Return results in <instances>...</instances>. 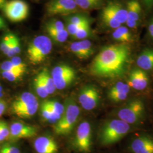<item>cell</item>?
Returning <instances> with one entry per match:
<instances>
[{"mask_svg": "<svg viewBox=\"0 0 153 153\" xmlns=\"http://www.w3.org/2000/svg\"><path fill=\"white\" fill-rule=\"evenodd\" d=\"M131 56V49L126 44H113L100 50L92 62L90 70L95 76L115 78L126 71Z\"/></svg>", "mask_w": 153, "mask_h": 153, "instance_id": "6da1fadb", "label": "cell"}, {"mask_svg": "<svg viewBox=\"0 0 153 153\" xmlns=\"http://www.w3.org/2000/svg\"><path fill=\"white\" fill-rule=\"evenodd\" d=\"M130 129L129 124L120 119L109 121L103 126L101 131L100 141L105 145L114 144L126 135Z\"/></svg>", "mask_w": 153, "mask_h": 153, "instance_id": "7a4b0ae2", "label": "cell"}, {"mask_svg": "<svg viewBox=\"0 0 153 153\" xmlns=\"http://www.w3.org/2000/svg\"><path fill=\"white\" fill-rule=\"evenodd\" d=\"M52 49V43L50 38L45 35L38 36L28 46V59L33 65L40 64L49 55Z\"/></svg>", "mask_w": 153, "mask_h": 153, "instance_id": "3957f363", "label": "cell"}, {"mask_svg": "<svg viewBox=\"0 0 153 153\" xmlns=\"http://www.w3.org/2000/svg\"><path fill=\"white\" fill-rule=\"evenodd\" d=\"M80 114L78 106L73 102L67 104L63 114L54 126V131L58 135H65L71 132Z\"/></svg>", "mask_w": 153, "mask_h": 153, "instance_id": "277c9868", "label": "cell"}, {"mask_svg": "<svg viewBox=\"0 0 153 153\" xmlns=\"http://www.w3.org/2000/svg\"><path fill=\"white\" fill-rule=\"evenodd\" d=\"M3 10L6 16L10 21L19 22L27 18L29 6L23 0H11L6 2Z\"/></svg>", "mask_w": 153, "mask_h": 153, "instance_id": "5b68a950", "label": "cell"}, {"mask_svg": "<svg viewBox=\"0 0 153 153\" xmlns=\"http://www.w3.org/2000/svg\"><path fill=\"white\" fill-rule=\"evenodd\" d=\"M145 106L142 101L135 99L121 108L119 111L117 116L121 120L128 124H133L141 118Z\"/></svg>", "mask_w": 153, "mask_h": 153, "instance_id": "8992f818", "label": "cell"}, {"mask_svg": "<svg viewBox=\"0 0 153 153\" xmlns=\"http://www.w3.org/2000/svg\"><path fill=\"white\" fill-rule=\"evenodd\" d=\"M51 76L56 88L62 90L67 88L74 80L76 72L71 66L62 64L55 66L51 72Z\"/></svg>", "mask_w": 153, "mask_h": 153, "instance_id": "52a82bcc", "label": "cell"}, {"mask_svg": "<svg viewBox=\"0 0 153 153\" xmlns=\"http://www.w3.org/2000/svg\"><path fill=\"white\" fill-rule=\"evenodd\" d=\"M75 146L81 152L88 153L91 147V127L86 121L82 122L77 128Z\"/></svg>", "mask_w": 153, "mask_h": 153, "instance_id": "ba28073f", "label": "cell"}, {"mask_svg": "<svg viewBox=\"0 0 153 153\" xmlns=\"http://www.w3.org/2000/svg\"><path fill=\"white\" fill-rule=\"evenodd\" d=\"M74 0H51L47 7V13L50 16H69L78 10Z\"/></svg>", "mask_w": 153, "mask_h": 153, "instance_id": "9c48e42d", "label": "cell"}, {"mask_svg": "<svg viewBox=\"0 0 153 153\" xmlns=\"http://www.w3.org/2000/svg\"><path fill=\"white\" fill-rule=\"evenodd\" d=\"M78 100L82 108L86 111L95 108L100 101V94L98 89L91 85L85 86L79 93Z\"/></svg>", "mask_w": 153, "mask_h": 153, "instance_id": "30bf717a", "label": "cell"}, {"mask_svg": "<svg viewBox=\"0 0 153 153\" xmlns=\"http://www.w3.org/2000/svg\"><path fill=\"white\" fill-rule=\"evenodd\" d=\"M9 128V137L13 140L31 138L35 136L37 133V129L35 126L21 122H14Z\"/></svg>", "mask_w": 153, "mask_h": 153, "instance_id": "8fae6325", "label": "cell"}, {"mask_svg": "<svg viewBox=\"0 0 153 153\" xmlns=\"http://www.w3.org/2000/svg\"><path fill=\"white\" fill-rule=\"evenodd\" d=\"M71 52L79 59H87L94 53L93 44L88 39L74 42L70 45Z\"/></svg>", "mask_w": 153, "mask_h": 153, "instance_id": "7c38bea8", "label": "cell"}, {"mask_svg": "<svg viewBox=\"0 0 153 153\" xmlns=\"http://www.w3.org/2000/svg\"><path fill=\"white\" fill-rule=\"evenodd\" d=\"M130 88L136 90H143L148 86L149 77L145 71L138 68L133 69L131 72L128 83Z\"/></svg>", "mask_w": 153, "mask_h": 153, "instance_id": "4fadbf2b", "label": "cell"}, {"mask_svg": "<svg viewBox=\"0 0 153 153\" xmlns=\"http://www.w3.org/2000/svg\"><path fill=\"white\" fill-rule=\"evenodd\" d=\"M34 148L38 153H57L58 146L55 140L48 136H40L34 142Z\"/></svg>", "mask_w": 153, "mask_h": 153, "instance_id": "5bb4252c", "label": "cell"}, {"mask_svg": "<svg viewBox=\"0 0 153 153\" xmlns=\"http://www.w3.org/2000/svg\"><path fill=\"white\" fill-rule=\"evenodd\" d=\"M130 91V87L128 83L120 81L117 82L110 89L108 97L114 102H120L126 100Z\"/></svg>", "mask_w": 153, "mask_h": 153, "instance_id": "9a60e30c", "label": "cell"}, {"mask_svg": "<svg viewBox=\"0 0 153 153\" xmlns=\"http://www.w3.org/2000/svg\"><path fill=\"white\" fill-rule=\"evenodd\" d=\"M134 153H153V138L148 136H140L134 139L131 145Z\"/></svg>", "mask_w": 153, "mask_h": 153, "instance_id": "2e32d148", "label": "cell"}, {"mask_svg": "<svg viewBox=\"0 0 153 153\" xmlns=\"http://www.w3.org/2000/svg\"><path fill=\"white\" fill-rule=\"evenodd\" d=\"M104 9L107 11L115 19L122 25L126 23L127 19V11L126 7L118 2H111L104 7Z\"/></svg>", "mask_w": 153, "mask_h": 153, "instance_id": "e0dca14e", "label": "cell"}, {"mask_svg": "<svg viewBox=\"0 0 153 153\" xmlns=\"http://www.w3.org/2000/svg\"><path fill=\"white\" fill-rule=\"evenodd\" d=\"M138 68L144 71L153 70V48L145 49L137 59Z\"/></svg>", "mask_w": 153, "mask_h": 153, "instance_id": "ac0fdd59", "label": "cell"}, {"mask_svg": "<svg viewBox=\"0 0 153 153\" xmlns=\"http://www.w3.org/2000/svg\"><path fill=\"white\" fill-rule=\"evenodd\" d=\"M38 102L36 97L32 93L25 92L14 101L12 105L14 113Z\"/></svg>", "mask_w": 153, "mask_h": 153, "instance_id": "d6986e66", "label": "cell"}, {"mask_svg": "<svg viewBox=\"0 0 153 153\" xmlns=\"http://www.w3.org/2000/svg\"><path fill=\"white\" fill-rule=\"evenodd\" d=\"M127 19L139 22L141 15V6L137 0L129 1L126 7Z\"/></svg>", "mask_w": 153, "mask_h": 153, "instance_id": "ffe728a7", "label": "cell"}, {"mask_svg": "<svg viewBox=\"0 0 153 153\" xmlns=\"http://www.w3.org/2000/svg\"><path fill=\"white\" fill-rule=\"evenodd\" d=\"M38 75L40 77L48 94L55 93L56 88L55 87L53 79L51 74H49V71L46 69H44L39 73Z\"/></svg>", "mask_w": 153, "mask_h": 153, "instance_id": "44dd1931", "label": "cell"}, {"mask_svg": "<svg viewBox=\"0 0 153 153\" xmlns=\"http://www.w3.org/2000/svg\"><path fill=\"white\" fill-rule=\"evenodd\" d=\"M38 102H36L27 107L18 111L14 114L19 117L23 119H28L35 115L38 109Z\"/></svg>", "mask_w": 153, "mask_h": 153, "instance_id": "7402d4cb", "label": "cell"}, {"mask_svg": "<svg viewBox=\"0 0 153 153\" xmlns=\"http://www.w3.org/2000/svg\"><path fill=\"white\" fill-rule=\"evenodd\" d=\"M101 18L104 25L111 28L115 30L121 26L119 22H117L113 16L106 10H105L104 9L102 11Z\"/></svg>", "mask_w": 153, "mask_h": 153, "instance_id": "603a6c76", "label": "cell"}, {"mask_svg": "<svg viewBox=\"0 0 153 153\" xmlns=\"http://www.w3.org/2000/svg\"><path fill=\"white\" fill-rule=\"evenodd\" d=\"M49 35L50 39H52L56 42L64 43L69 36V33L66 28L61 31H47Z\"/></svg>", "mask_w": 153, "mask_h": 153, "instance_id": "cb8c5ba5", "label": "cell"}, {"mask_svg": "<svg viewBox=\"0 0 153 153\" xmlns=\"http://www.w3.org/2000/svg\"><path fill=\"white\" fill-rule=\"evenodd\" d=\"M78 7L83 10H90L99 6L102 0H74Z\"/></svg>", "mask_w": 153, "mask_h": 153, "instance_id": "d4e9b609", "label": "cell"}, {"mask_svg": "<svg viewBox=\"0 0 153 153\" xmlns=\"http://www.w3.org/2000/svg\"><path fill=\"white\" fill-rule=\"evenodd\" d=\"M44 103L52 110V112L55 115H56L59 119H60L61 116L63 114L65 109L62 104H61L57 101L53 100L45 101Z\"/></svg>", "mask_w": 153, "mask_h": 153, "instance_id": "484cf974", "label": "cell"}, {"mask_svg": "<svg viewBox=\"0 0 153 153\" xmlns=\"http://www.w3.org/2000/svg\"><path fill=\"white\" fill-rule=\"evenodd\" d=\"M34 87L35 88L36 92L39 97L42 98H45L47 97L49 95L38 74L34 79Z\"/></svg>", "mask_w": 153, "mask_h": 153, "instance_id": "4316f807", "label": "cell"}, {"mask_svg": "<svg viewBox=\"0 0 153 153\" xmlns=\"http://www.w3.org/2000/svg\"><path fill=\"white\" fill-rule=\"evenodd\" d=\"M40 109L42 116L45 120L51 123H54L60 119L56 115H55L52 112V110L44 102L42 104Z\"/></svg>", "mask_w": 153, "mask_h": 153, "instance_id": "83f0119b", "label": "cell"}, {"mask_svg": "<svg viewBox=\"0 0 153 153\" xmlns=\"http://www.w3.org/2000/svg\"><path fill=\"white\" fill-rule=\"evenodd\" d=\"M91 27L90 22L85 23L78 30L76 34L73 36V38L77 40H83L86 39L88 36L91 34Z\"/></svg>", "mask_w": 153, "mask_h": 153, "instance_id": "f1b7e54d", "label": "cell"}, {"mask_svg": "<svg viewBox=\"0 0 153 153\" xmlns=\"http://www.w3.org/2000/svg\"><path fill=\"white\" fill-rule=\"evenodd\" d=\"M66 21L68 23L74 25H81L89 22L88 17L81 14H70L66 16Z\"/></svg>", "mask_w": 153, "mask_h": 153, "instance_id": "f546056e", "label": "cell"}, {"mask_svg": "<svg viewBox=\"0 0 153 153\" xmlns=\"http://www.w3.org/2000/svg\"><path fill=\"white\" fill-rule=\"evenodd\" d=\"M64 24L59 20L52 21L47 23L45 26L46 31H61L65 29Z\"/></svg>", "mask_w": 153, "mask_h": 153, "instance_id": "4dcf8cb0", "label": "cell"}, {"mask_svg": "<svg viewBox=\"0 0 153 153\" xmlns=\"http://www.w3.org/2000/svg\"><path fill=\"white\" fill-rule=\"evenodd\" d=\"M12 39V33L5 35L2 40L0 44V49L5 55H7L10 49Z\"/></svg>", "mask_w": 153, "mask_h": 153, "instance_id": "1f68e13d", "label": "cell"}, {"mask_svg": "<svg viewBox=\"0 0 153 153\" xmlns=\"http://www.w3.org/2000/svg\"><path fill=\"white\" fill-rule=\"evenodd\" d=\"M10 136V128L4 121H0V143Z\"/></svg>", "mask_w": 153, "mask_h": 153, "instance_id": "d6a6232c", "label": "cell"}, {"mask_svg": "<svg viewBox=\"0 0 153 153\" xmlns=\"http://www.w3.org/2000/svg\"><path fill=\"white\" fill-rule=\"evenodd\" d=\"M2 76L9 81H16L22 77L23 73L12 71H2Z\"/></svg>", "mask_w": 153, "mask_h": 153, "instance_id": "836d02e7", "label": "cell"}, {"mask_svg": "<svg viewBox=\"0 0 153 153\" xmlns=\"http://www.w3.org/2000/svg\"><path fill=\"white\" fill-rule=\"evenodd\" d=\"M0 68L2 70V71H16V72H19V73H23L25 71H23L16 66L14 65L12 62L11 61H6L4 62H2L1 65H0Z\"/></svg>", "mask_w": 153, "mask_h": 153, "instance_id": "e575fe53", "label": "cell"}, {"mask_svg": "<svg viewBox=\"0 0 153 153\" xmlns=\"http://www.w3.org/2000/svg\"><path fill=\"white\" fill-rule=\"evenodd\" d=\"M116 29L121 33L124 38L125 39L126 44L131 42L133 40V36L128 28L121 25L119 27L117 28Z\"/></svg>", "mask_w": 153, "mask_h": 153, "instance_id": "d590c367", "label": "cell"}, {"mask_svg": "<svg viewBox=\"0 0 153 153\" xmlns=\"http://www.w3.org/2000/svg\"><path fill=\"white\" fill-rule=\"evenodd\" d=\"M0 153H20V152L16 146L7 143L1 148Z\"/></svg>", "mask_w": 153, "mask_h": 153, "instance_id": "8d00e7d4", "label": "cell"}, {"mask_svg": "<svg viewBox=\"0 0 153 153\" xmlns=\"http://www.w3.org/2000/svg\"><path fill=\"white\" fill-rule=\"evenodd\" d=\"M11 62L14 65L23 71H26V65L22 61V59L17 56H14L11 59Z\"/></svg>", "mask_w": 153, "mask_h": 153, "instance_id": "74e56055", "label": "cell"}, {"mask_svg": "<svg viewBox=\"0 0 153 153\" xmlns=\"http://www.w3.org/2000/svg\"><path fill=\"white\" fill-rule=\"evenodd\" d=\"M12 42H13V49L15 55L19 54L21 52V44L19 40L16 35H12Z\"/></svg>", "mask_w": 153, "mask_h": 153, "instance_id": "f35d334b", "label": "cell"}, {"mask_svg": "<svg viewBox=\"0 0 153 153\" xmlns=\"http://www.w3.org/2000/svg\"><path fill=\"white\" fill-rule=\"evenodd\" d=\"M6 107V104L5 102L2 100H0V114L1 115H3V114L5 111Z\"/></svg>", "mask_w": 153, "mask_h": 153, "instance_id": "ab89813d", "label": "cell"}, {"mask_svg": "<svg viewBox=\"0 0 153 153\" xmlns=\"http://www.w3.org/2000/svg\"><path fill=\"white\" fill-rule=\"evenodd\" d=\"M148 31H149V33L150 36L153 38V19L150 22L149 25Z\"/></svg>", "mask_w": 153, "mask_h": 153, "instance_id": "60d3db41", "label": "cell"}, {"mask_svg": "<svg viewBox=\"0 0 153 153\" xmlns=\"http://www.w3.org/2000/svg\"><path fill=\"white\" fill-rule=\"evenodd\" d=\"M143 1L148 7H150L153 5V0H143Z\"/></svg>", "mask_w": 153, "mask_h": 153, "instance_id": "b9f144b4", "label": "cell"}, {"mask_svg": "<svg viewBox=\"0 0 153 153\" xmlns=\"http://www.w3.org/2000/svg\"><path fill=\"white\" fill-rule=\"evenodd\" d=\"M5 27V23L4 22V19L1 17H0V30L3 29Z\"/></svg>", "mask_w": 153, "mask_h": 153, "instance_id": "7bdbcfd3", "label": "cell"}, {"mask_svg": "<svg viewBox=\"0 0 153 153\" xmlns=\"http://www.w3.org/2000/svg\"><path fill=\"white\" fill-rule=\"evenodd\" d=\"M6 2V0H0V9H3Z\"/></svg>", "mask_w": 153, "mask_h": 153, "instance_id": "ee69618b", "label": "cell"}, {"mask_svg": "<svg viewBox=\"0 0 153 153\" xmlns=\"http://www.w3.org/2000/svg\"><path fill=\"white\" fill-rule=\"evenodd\" d=\"M0 92H2V87L0 84Z\"/></svg>", "mask_w": 153, "mask_h": 153, "instance_id": "f6af8a7d", "label": "cell"}, {"mask_svg": "<svg viewBox=\"0 0 153 153\" xmlns=\"http://www.w3.org/2000/svg\"><path fill=\"white\" fill-rule=\"evenodd\" d=\"M2 116V115H1V114H0V116Z\"/></svg>", "mask_w": 153, "mask_h": 153, "instance_id": "bcb514c9", "label": "cell"}, {"mask_svg": "<svg viewBox=\"0 0 153 153\" xmlns=\"http://www.w3.org/2000/svg\"></svg>", "mask_w": 153, "mask_h": 153, "instance_id": "7dc6e473", "label": "cell"}]
</instances>
